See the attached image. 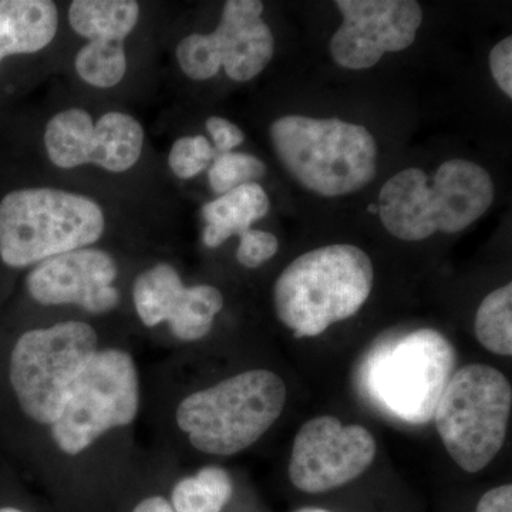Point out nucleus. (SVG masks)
Masks as SVG:
<instances>
[{
  "label": "nucleus",
  "mask_w": 512,
  "mask_h": 512,
  "mask_svg": "<svg viewBox=\"0 0 512 512\" xmlns=\"http://www.w3.org/2000/svg\"><path fill=\"white\" fill-rule=\"evenodd\" d=\"M494 201V183L485 168L467 160L446 161L433 178L406 168L383 185L382 224L402 241H423L436 232L456 234L483 217Z\"/></svg>",
  "instance_id": "nucleus-1"
},
{
  "label": "nucleus",
  "mask_w": 512,
  "mask_h": 512,
  "mask_svg": "<svg viewBox=\"0 0 512 512\" xmlns=\"http://www.w3.org/2000/svg\"><path fill=\"white\" fill-rule=\"evenodd\" d=\"M373 264L355 245L313 249L276 279L275 311L296 338H313L360 311L373 288Z\"/></svg>",
  "instance_id": "nucleus-2"
},
{
  "label": "nucleus",
  "mask_w": 512,
  "mask_h": 512,
  "mask_svg": "<svg viewBox=\"0 0 512 512\" xmlns=\"http://www.w3.org/2000/svg\"><path fill=\"white\" fill-rule=\"evenodd\" d=\"M269 136L286 171L315 194L342 197L375 180L376 140L359 124L285 116L271 124Z\"/></svg>",
  "instance_id": "nucleus-3"
},
{
  "label": "nucleus",
  "mask_w": 512,
  "mask_h": 512,
  "mask_svg": "<svg viewBox=\"0 0 512 512\" xmlns=\"http://www.w3.org/2000/svg\"><path fill=\"white\" fill-rule=\"evenodd\" d=\"M286 396V384L274 372L249 370L185 397L177 423L197 450L232 456L274 426Z\"/></svg>",
  "instance_id": "nucleus-4"
},
{
  "label": "nucleus",
  "mask_w": 512,
  "mask_h": 512,
  "mask_svg": "<svg viewBox=\"0 0 512 512\" xmlns=\"http://www.w3.org/2000/svg\"><path fill=\"white\" fill-rule=\"evenodd\" d=\"M106 218L92 198L55 188L9 192L0 201V258L13 268L99 241Z\"/></svg>",
  "instance_id": "nucleus-5"
},
{
  "label": "nucleus",
  "mask_w": 512,
  "mask_h": 512,
  "mask_svg": "<svg viewBox=\"0 0 512 512\" xmlns=\"http://www.w3.org/2000/svg\"><path fill=\"white\" fill-rule=\"evenodd\" d=\"M454 365L451 343L437 330L420 329L377 346L367 357L362 383L390 416L424 424L433 420Z\"/></svg>",
  "instance_id": "nucleus-6"
},
{
  "label": "nucleus",
  "mask_w": 512,
  "mask_h": 512,
  "mask_svg": "<svg viewBox=\"0 0 512 512\" xmlns=\"http://www.w3.org/2000/svg\"><path fill=\"white\" fill-rule=\"evenodd\" d=\"M511 407V384L495 367L474 363L451 376L433 419L458 467L473 474L494 460L507 437Z\"/></svg>",
  "instance_id": "nucleus-7"
},
{
  "label": "nucleus",
  "mask_w": 512,
  "mask_h": 512,
  "mask_svg": "<svg viewBox=\"0 0 512 512\" xmlns=\"http://www.w3.org/2000/svg\"><path fill=\"white\" fill-rule=\"evenodd\" d=\"M96 353V332L83 322L57 323L20 336L10 355L9 376L23 412L37 423H55Z\"/></svg>",
  "instance_id": "nucleus-8"
},
{
  "label": "nucleus",
  "mask_w": 512,
  "mask_h": 512,
  "mask_svg": "<svg viewBox=\"0 0 512 512\" xmlns=\"http://www.w3.org/2000/svg\"><path fill=\"white\" fill-rule=\"evenodd\" d=\"M137 412L138 377L133 359L121 350L97 352L52 424L53 439L63 453L76 456L106 431L130 424Z\"/></svg>",
  "instance_id": "nucleus-9"
},
{
  "label": "nucleus",
  "mask_w": 512,
  "mask_h": 512,
  "mask_svg": "<svg viewBox=\"0 0 512 512\" xmlns=\"http://www.w3.org/2000/svg\"><path fill=\"white\" fill-rule=\"evenodd\" d=\"M262 13L259 0H228L214 32L194 33L178 43L175 55L185 76L208 80L224 67L229 79L244 83L264 72L274 57L275 39Z\"/></svg>",
  "instance_id": "nucleus-10"
},
{
  "label": "nucleus",
  "mask_w": 512,
  "mask_h": 512,
  "mask_svg": "<svg viewBox=\"0 0 512 512\" xmlns=\"http://www.w3.org/2000/svg\"><path fill=\"white\" fill-rule=\"evenodd\" d=\"M375 456V437L365 427L343 426L332 416L316 417L296 434L289 478L303 493H326L362 476Z\"/></svg>",
  "instance_id": "nucleus-11"
},
{
  "label": "nucleus",
  "mask_w": 512,
  "mask_h": 512,
  "mask_svg": "<svg viewBox=\"0 0 512 512\" xmlns=\"http://www.w3.org/2000/svg\"><path fill=\"white\" fill-rule=\"evenodd\" d=\"M343 23L330 40V55L350 70L370 69L389 52L413 45L423 22L414 0H338Z\"/></svg>",
  "instance_id": "nucleus-12"
},
{
  "label": "nucleus",
  "mask_w": 512,
  "mask_h": 512,
  "mask_svg": "<svg viewBox=\"0 0 512 512\" xmlns=\"http://www.w3.org/2000/svg\"><path fill=\"white\" fill-rule=\"evenodd\" d=\"M119 275L109 252L80 248L52 256L30 271L26 286L42 305H77L92 313L113 311L120 302Z\"/></svg>",
  "instance_id": "nucleus-13"
},
{
  "label": "nucleus",
  "mask_w": 512,
  "mask_h": 512,
  "mask_svg": "<svg viewBox=\"0 0 512 512\" xmlns=\"http://www.w3.org/2000/svg\"><path fill=\"white\" fill-rule=\"evenodd\" d=\"M138 318L146 326L170 323L175 338L200 340L210 333L224 296L210 285L184 286L173 266L160 264L138 276L133 291Z\"/></svg>",
  "instance_id": "nucleus-14"
},
{
  "label": "nucleus",
  "mask_w": 512,
  "mask_h": 512,
  "mask_svg": "<svg viewBox=\"0 0 512 512\" xmlns=\"http://www.w3.org/2000/svg\"><path fill=\"white\" fill-rule=\"evenodd\" d=\"M57 28L59 13L49 0H0V63L45 49Z\"/></svg>",
  "instance_id": "nucleus-15"
},
{
  "label": "nucleus",
  "mask_w": 512,
  "mask_h": 512,
  "mask_svg": "<svg viewBox=\"0 0 512 512\" xmlns=\"http://www.w3.org/2000/svg\"><path fill=\"white\" fill-rule=\"evenodd\" d=\"M269 208L268 194L256 183L245 184L220 195L202 207L205 221L202 241L208 248H217L235 235L241 237L254 222L268 214Z\"/></svg>",
  "instance_id": "nucleus-16"
},
{
  "label": "nucleus",
  "mask_w": 512,
  "mask_h": 512,
  "mask_svg": "<svg viewBox=\"0 0 512 512\" xmlns=\"http://www.w3.org/2000/svg\"><path fill=\"white\" fill-rule=\"evenodd\" d=\"M144 146L143 126L133 116L109 111L94 124L90 164L110 173H124L140 160Z\"/></svg>",
  "instance_id": "nucleus-17"
},
{
  "label": "nucleus",
  "mask_w": 512,
  "mask_h": 512,
  "mask_svg": "<svg viewBox=\"0 0 512 512\" xmlns=\"http://www.w3.org/2000/svg\"><path fill=\"white\" fill-rule=\"evenodd\" d=\"M140 19L134 0H74L69 23L77 35L90 40L126 39Z\"/></svg>",
  "instance_id": "nucleus-18"
},
{
  "label": "nucleus",
  "mask_w": 512,
  "mask_h": 512,
  "mask_svg": "<svg viewBox=\"0 0 512 512\" xmlns=\"http://www.w3.org/2000/svg\"><path fill=\"white\" fill-rule=\"evenodd\" d=\"M93 137L94 121L86 110L60 111L46 126L47 157L63 170L90 164Z\"/></svg>",
  "instance_id": "nucleus-19"
},
{
  "label": "nucleus",
  "mask_w": 512,
  "mask_h": 512,
  "mask_svg": "<svg viewBox=\"0 0 512 512\" xmlns=\"http://www.w3.org/2000/svg\"><path fill=\"white\" fill-rule=\"evenodd\" d=\"M232 480L220 467H205L173 490L174 512H221L231 500Z\"/></svg>",
  "instance_id": "nucleus-20"
},
{
  "label": "nucleus",
  "mask_w": 512,
  "mask_h": 512,
  "mask_svg": "<svg viewBox=\"0 0 512 512\" xmlns=\"http://www.w3.org/2000/svg\"><path fill=\"white\" fill-rule=\"evenodd\" d=\"M474 330L485 349L495 355H512V284L485 296L477 311Z\"/></svg>",
  "instance_id": "nucleus-21"
},
{
  "label": "nucleus",
  "mask_w": 512,
  "mask_h": 512,
  "mask_svg": "<svg viewBox=\"0 0 512 512\" xmlns=\"http://www.w3.org/2000/svg\"><path fill=\"white\" fill-rule=\"evenodd\" d=\"M80 79L99 89H110L124 79L127 56L123 40H90L76 56Z\"/></svg>",
  "instance_id": "nucleus-22"
},
{
  "label": "nucleus",
  "mask_w": 512,
  "mask_h": 512,
  "mask_svg": "<svg viewBox=\"0 0 512 512\" xmlns=\"http://www.w3.org/2000/svg\"><path fill=\"white\" fill-rule=\"evenodd\" d=\"M265 173V164L259 158L231 151L215 158L208 171V181L215 194L224 195L242 185L256 183Z\"/></svg>",
  "instance_id": "nucleus-23"
},
{
  "label": "nucleus",
  "mask_w": 512,
  "mask_h": 512,
  "mask_svg": "<svg viewBox=\"0 0 512 512\" xmlns=\"http://www.w3.org/2000/svg\"><path fill=\"white\" fill-rule=\"evenodd\" d=\"M217 156L207 137H181L171 147L168 165L181 180H191L207 170Z\"/></svg>",
  "instance_id": "nucleus-24"
},
{
  "label": "nucleus",
  "mask_w": 512,
  "mask_h": 512,
  "mask_svg": "<svg viewBox=\"0 0 512 512\" xmlns=\"http://www.w3.org/2000/svg\"><path fill=\"white\" fill-rule=\"evenodd\" d=\"M239 238L241 242H239L237 259L245 268H258L274 258L279 249L278 238L271 232L261 231V229H248Z\"/></svg>",
  "instance_id": "nucleus-25"
},
{
  "label": "nucleus",
  "mask_w": 512,
  "mask_h": 512,
  "mask_svg": "<svg viewBox=\"0 0 512 512\" xmlns=\"http://www.w3.org/2000/svg\"><path fill=\"white\" fill-rule=\"evenodd\" d=\"M208 133L214 143L215 153L220 154L231 153L234 148L241 146L245 140L244 131L224 117H210L205 123Z\"/></svg>",
  "instance_id": "nucleus-26"
},
{
  "label": "nucleus",
  "mask_w": 512,
  "mask_h": 512,
  "mask_svg": "<svg viewBox=\"0 0 512 512\" xmlns=\"http://www.w3.org/2000/svg\"><path fill=\"white\" fill-rule=\"evenodd\" d=\"M490 69L495 82L508 97H512V37L498 42L490 53Z\"/></svg>",
  "instance_id": "nucleus-27"
},
{
  "label": "nucleus",
  "mask_w": 512,
  "mask_h": 512,
  "mask_svg": "<svg viewBox=\"0 0 512 512\" xmlns=\"http://www.w3.org/2000/svg\"><path fill=\"white\" fill-rule=\"evenodd\" d=\"M476 512H512L511 485H500L487 491L478 501Z\"/></svg>",
  "instance_id": "nucleus-28"
},
{
  "label": "nucleus",
  "mask_w": 512,
  "mask_h": 512,
  "mask_svg": "<svg viewBox=\"0 0 512 512\" xmlns=\"http://www.w3.org/2000/svg\"><path fill=\"white\" fill-rule=\"evenodd\" d=\"M133 512H174L171 504L163 497H150L141 501Z\"/></svg>",
  "instance_id": "nucleus-29"
},
{
  "label": "nucleus",
  "mask_w": 512,
  "mask_h": 512,
  "mask_svg": "<svg viewBox=\"0 0 512 512\" xmlns=\"http://www.w3.org/2000/svg\"><path fill=\"white\" fill-rule=\"evenodd\" d=\"M296 512H330L328 510H322V508H302V510Z\"/></svg>",
  "instance_id": "nucleus-30"
},
{
  "label": "nucleus",
  "mask_w": 512,
  "mask_h": 512,
  "mask_svg": "<svg viewBox=\"0 0 512 512\" xmlns=\"http://www.w3.org/2000/svg\"><path fill=\"white\" fill-rule=\"evenodd\" d=\"M0 512H23V511L18 510V508L5 507V508H0Z\"/></svg>",
  "instance_id": "nucleus-31"
}]
</instances>
